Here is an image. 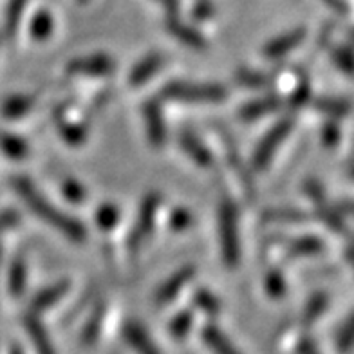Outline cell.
<instances>
[{"label": "cell", "instance_id": "34", "mask_svg": "<svg viewBox=\"0 0 354 354\" xmlns=\"http://www.w3.org/2000/svg\"><path fill=\"white\" fill-rule=\"evenodd\" d=\"M351 344H353V322L351 318L345 322L344 326L338 329V335H336V345L340 351H349Z\"/></svg>", "mask_w": 354, "mask_h": 354}, {"label": "cell", "instance_id": "31", "mask_svg": "<svg viewBox=\"0 0 354 354\" xmlns=\"http://www.w3.org/2000/svg\"><path fill=\"white\" fill-rule=\"evenodd\" d=\"M266 291L273 297V299H280L286 293V280L282 273L279 271H271L270 275L266 277Z\"/></svg>", "mask_w": 354, "mask_h": 354}, {"label": "cell", "instance_id": "26", "mask_svg": "<svg viewBox=\"0 0 354 354\" xmlns=\"http://www.w3.org/2000/svg\"><path fill=\"white\" fill-rule=\"evenodd\" d=\"M327 306H329V297H327V293L313 295L309 302L306 304V309H304V320H306V324H311V322L318 320L322 317V313H326Z\"/></svg>", "mask_w": 354, "mask_h": 354}, {"label": "cell", "instance_id": "8", "mask_svg": "<svg viewBox=\"0 0 354 354\" xmlns=\"http://www.w3.org/2000/svg\"><path fill=\"white\" fill-rule=\"evenodd\" d=\"M145 123H147V132H149L150 143L156 147H161L167 140V123H165L163 111L158 102L145 103L143 109Z\"/></svg>", "mask_w": 354, "mask_h": 354}, {"label": "cell", "instance_id": "37", "mask_svg": "<svg viewBox=\"0 0 354 354\" xmlns=\"http://www.w3.org/2000/svg\"><path fill=\"white\" fill-rule=\"evenodd\" d=\"M170 224L174 230H185L190 224V214L187 210H176L170 217Z\"/></svg>", "mask_w": 354, "mask_h": 354}, {"label": "cell", "instance_id": "29", "mask_svg": "<svg viewBox=\"0 0 354 354\" xmlns=\"http://www.w3.org/2000/svg\"><path fill=\"white\" fill-rule=\"evenodd\" d=\"M196 304L197 308L203 309V311L208 313V315H217V311L221 309L219 300L215 299L214 295H212L210 291H206V289H199V291H197Z\"/></svg>", "mask_w": 354, "mask_h": 354}, {"label": "cell", "instance_id": "1", "mask_svg": "<svg viewBox=\"0 0 354 354\" xmlns=\"http://www.w3.org/2000/svg\"><path fill=\"white\" fill-rule=\"evenodd\" d=\"M15 192L22 197V201L29 206V210L33 212L37 217L47 223L49 226L60 232L62 235L69 237L75 243H84L87 237V230L78 219L71 217V215L64 214L60 208H56L51 201H47L46 197L33 187V183L29 181L28 177H15L13 179Z\"/></svg>", "mask_w": 354, "mask_h": 354}, {"label": "cell", "instance_id": "3", "mask_svg": "<svg viewBox=\"0 0 354 354\" xmlns=\"http://www.w3.org/2000/svg\"><path fill=\"white\" fill-rule=\"evenodd\" d=\"M226 88L215 84H190V82H172L165 85L161 96L170 102L185 103H219L226 100Z\"/></svg>", "mask_w": 354, "mask_h": 354}, {"label": "cell", "instance_id": "4", "mask_svg": "<svg viewBox=\"0 0 354 354\" xmlns=\"http://www.w3.org/2000/svg\"><path fill=\"white\" fill-rule=\"evenodd\" d=\"M159 206H161V196L159 194H149L143 199V203H141L134 228H132L131 235H129V250L132 253L140 252L141 246L147 243V239H149V235L154 230Z\"/></svg>", "mask_w": 354, "mask_h": 354}, {"label": "cell", "instance_id": "7", "mask_svg": "<svg viewBox=\"0 0 354 354\" xmlns=\"http://www.w3.org/2000/svg\"><path fill=\"white\" fill-rule=\"evenodd\" d=\"M304 38H306V29H291L288 33L277 37L275 40H271V42L264 47V56L266 58H271V60L282 58V56L289 55L293 49H297V47L304 42Z\"/></svg>", "mask_w": 354, "mask_h": 354}, {"label": "cell", "instance_id": "28", "mask_svg": "<svg viewBox=\"0 0 354 354\" xmlns=\"http://www.w3.org/2000/svg\"><path fill=\"white\" fill-rule=\"evenodd\" d=\"M192 322H194V317H192L190 311L177 313L170 322V333H172L174 338H185L190 333Z\"/></svg>", "mask_w": 354, "mask_h": 354}, {"label": "cell", "instance_id": "45", "mask_svg": "<svg viewBox=\"0 0 354 354\" xmlns=\"http://www.w3.org/2000/svg\"><path fill=\"white\" fill-rule=\"evenodd\" d=\"M0 259H2V250H0Z\"/></svg>", "mask_w": 354, "mask_h": 354}, {"label": "cell", "instance_id": "10", "mask_svg": "<svg viewBox=\"0 0 354 354\" xmlns=\"http://www.w3.org/2000/svg\"><path fill=\"white\" fill-rule=\"evenodd\" d=\"M167 28L168 31H170L179 42L185 44V46L194 47V49H205L206 47V38L201 35L199 29H196L194 26H190V24L179 20L176 15H172V17L168 19Z\"/></svg>", "mask_w": 354, "mask_h": 354}, {"label": "cell", "instance_id": "17", "mask_svg": "<svg viewBox=\"0 0 354 354\" xmlns=\"http://www.w3.org/2000/svg\"><path fill=\"white\" fill-rule=\"evenodd\" d=\"M280 100L277 96H268V98L253 100L248 105H244L241 109V118L244 122H253V120H259V118L270 114V112L279 111Z\"/></svg>", "mask_w": 354, "mask_h": 354}, {"label": "cell", "instance_id": "41", "mask_svg": "<svg viewBox=\"0 0 354 354\" xmlns=\"http://www.w3.org/2000/svg\"><path fill=\"white\" fill-rule=\"evenodd\" d=\"M299 354H320L317 349V345L313 344V340H302L299 345Z\"/></svg>", "mask_w": 354, "mask_h": 354}, {"label": "cell", "instance_id": "42", "mask_svg": "<svg viewBox=\"0 0 354 354\" xmlns=\"http://www.w3.org/2000/svg\"><path fill=\"white\" fill-rule=\"evenodd\" d=\"M156 2H159L165 10L170 11V15H176L179 10V0H156Z\"/></svg>", "mask_w": 354, "mask_h": 354}, {"label": "cell", "instance_id": "36", "mask_svg": "<svg viewBox=\"0 0 354 354\" xmlns=\"http://www.w3.org/2000/svg\"><path fill=\"white\" fill-rule=\"evenodd\" d=\"M239 82L243 85H248V87H262L266 85V78L259 73H252V71H241L237 75Z\"/></svg>", "mask_w": 354, "mask_h": 354}, {"label": "cell", "instance_id": "43", "mask_svg": "<svg viewBox=\"0 0 354 354\" xmlns=\"http://www.w3.org/2000/svg\"><path fill=\"white\" fill-rule=\"evenodd\" d=\"M326 2H327V4H329V6H333L335 10L345 11V4H344V2H342V0H326Z\"/></svg>", "mask_w": 354, "mask_h": 354}, {"label": "cell", "instance_id": "33", "mask_svg": "<svg viewBox=\"0 0 354 354\" xmlns=\"http://www.w3.org/2000/svg\"><path fill=\"white\" fill-rule=\"evenodd\" d=\"M62 190L66 194V197L73 203H82L85 199V190L80 183L73 181V179H67V181L62 183Z\"/></svg>", "mask_w": 354, "mask_h": 354}, {"label": "cell", "instance_id": "25", "mask_svg": "<svg viewBox=\"0 0 354 354\" xmlns=\"http://www.w3.org/2000/svg\"><path fill=\"white\" fill-rule=\"evenodd\" d=\"M58 129H60L62 136L66 138L67 143L71 145H80L85 141V136H87V127L82 125V123H73L66 118L58 116Z\"/></svg>", "mask_w": 354, "mask_h": 354}, {"label": "cell", "instance_id": "13", "mask_svg": "<svg viewBox=\"0 0 354 354\" xmlns=\"http://www.w3.org/2000/svg\"><path fill=\"white\" fill-rule=\"evenodd\" d=\"M24 326H26V331H28L29 338L33 342V347L37 351V354H56L51 338L47 335L42 322L37 318V315H33V313L26 315Z\"/></svg>", "mask_w": 354, "mask_h": 354}, {"label": "cell", "instance_id": "15", "mask_svg": "<svg viewBox=\"0 0 354 354\" xmlns=\"http://www.w3.org/2000/svg\"><path fill=\"white\" fill-rule=\"evenodd\" d=\"M179 145L187 152L192 161H196L201 167H208L212 163V152L206 149V145L197 138L194 132L185 131L179 134Z\"/></svg>", "mask_w": 354, "mask_h": 354}, {"label": "cell", "instance_id": "39", "mask_svg": "<svg viewBox=\"0 0 354 354\" xmlns=\"http://www.w3.org/2000/svg\"><path fill=\"white\" fill-rule=\"evenodd\" d=\"M338 140H340V131H338V127L326 125V129H324V143L333 147V145L338 143Z\"/></svg>", "mask_w": 354, "mask_h": 354}, {"label": "cell", "instance_id": "11", "mask_svg": "<svg viewBox=\"0 0 354 354\" xmlns=\"http://www.w3.org/2000/svg\"><path fill=\"white\" fill-rule=\"evenodd\" d=\"M192 279H194V268H190V266L176 271V273L158 289V293H156L158 304H170L172 300H176L177 295L181 293L183 289H185V286H187Z\"/></svg>", "mask_w": 354, "mask_h": 354}, {"label": "cell", "instance_id": "20", "mask_svg": "<svg viewBox=\"0 0 354 354\" xmlns=\"http://www.w3.org/2000/svg\"><path fill=\"white\" fill-rule=\"evenodd\" d=\"M29 0H10L6 6V15H4V28L8 37H15L22 22L24 11L28 8Z\"/></svg>", "mask_w": 354, "mask_h": 354}, {"label": "cell", "instance_id": "14", "mask_svg": "<svg viewBox=\"0 0 354 354\" xmlns=\"http://www.w3.org/2000/svg\"><path fill=\"white\" fill-rule=\"evenodd\" d=\"M69 289H71L69 280H60V282H56V284L42 289V291L35 297L33 302H31V313L46 311V309L56 306V304L60 302V300L69 293Z\"/></svg>", "mask_w": 354, "mask_h": 354}, {"label": "cell", "instance_id": "44", "mask_svg": "<svg viewBox=\"0 0 354 354\" xmlns=\"http://www.w3.org/2000/svg\"><path fill=\"white\" fill-rule=\"evenodd\" d=\"M10 354H24V351L20 349L19 345H13V347H11V351H10Z\"/></svg>", "mask_w": 354, "mask_h": 354}, {"label": "cell", "instance_id": "35", "mask_svg": "<svg viewBox=\"0 0 354 354\" xmlns=\"http://www.w3.org/2000/svg\"><path fill=\"white\" fill-rule=\"evenodd\" d=\"M333 60L345 75H351V67H353V55L347 47H340V49H335L333 51Z\"/></svg>", "mask_w": 354, "mask_h": 354}, {"label": "cell", "instance_id": "9", "mask_svg": "<svg viewBox=\"0 0 354 354\" xmlns=\"http://www.w3.org/2000/svg\"><path fill=\"white\" fill-rule=\"evenodd\" d=\"M123 336H125L127 344L131 345V349L138 354H161L154 340L138 322H127L123 327Z\"/></svg>", "mask_w": 354, "mask_h": 354}, {"label": "cell", "instance_id": "5", "mask_svg": "<svg viewBox=\"0 0 354 354\" xmlns=\"http://www.w3.org/2000/svg\"><path fill=\"white\" fill-rule=\"evenodd\" d=\"M291 129H293V120L291 118H284V120H280V122H277L275 125L271 127L268 134L261 140V143L257 145L255 154H253V167H255V170H264L271 163V159H273L280 145L284 143Z\"/></svg>", "mask_w": 354, "mask_h": 354}, {"label": "cell", "instance_id": "32", "mask_svg": "<svg viewBox=\"0 0 354 354\" xmlns=\"http://www.w3.org/2000/svg\"><path fill=\"white\" fill-rule=\"evenodd\" d=\"M266 217L271 221H282V223H299V221H306L308 215L300 210H273L270 214H266Z\"/></svg>", "mask_w": 354, "mask_h": 354}, {"label": "cell", "instance_id": "2", "mask_svg": "<svg viewBox=\"0 0 354 354\" xmlns=\"http://www.w3.org/2000/svg\"><path fill=\"white\" fill-rule=\"evenodd\" d=\"M219 243L224 264L235 268L241 262V241L237 208L230 199H223L219 206Z\"/></svg>", "mask_w": 354, "mask_h": 354}, {"label": "cell", "instance_id": "27", "mask_svg": "<svg viewBox=\"0 0 354 354\" xmlns=\"http://www.w3.org/2000/svg\"><path fill=\"white\" fill-rule=\"evenodd\" d=\"M317 109L327 116L342 118L349 111V102L342 98H320L317 100Z\"/></svg>", "mask_w": 354, "mask_h": 354}, {"label": "cell", "instance_id": "24", "mask_svg": "<svg viewBox=\"0 0 354 354\" xmlns=\"http://www.w3.org/2000/svg\"><path fill=\"white\" fill-rule=\"evenodd\" d=\"M103 318H105V306L100 304L98 308L94 309L93 317L88 318V322L85 324V329L82 331V340H84L87 345L94 344L96 338L100 336V333H102Z\"/></svg>", "mask_w": 354, "mask_h": 354}, {"label": "cell", "instance_id": "38", "mask_svg": "<svg viewBox=\"0 0 354 354\" xmlns=\"http://www.w3.org/2000/svg\"><path fill=\"white\" fill-rule=\"evenodd\" d=\"M19 223V214L13 210H6L0 214V233L6 232V230L13 228Z\"/></svg>", "mask_w": 354, "mask_h": 354}, {"label": "cell", "instance_id": "23", "mask_svg": "<svg viewBox=\"0 0 354 354\" xmlns=\"http://www.w3.org/2000/svg\"><path fill=\"white\" fill-rule=\"evenodd\" d=\"M53 28H55V22H53L51 13L42 10L35 15L29 29H31V35H33L35 40H47V38L51 37Z\"/></svg>", "mask_w": 354, "mask_h": 354}, {"label": "cell", "instance_id": "30", "mask_svg": "<svg viewBox=\"0 0 354 354\" xmlns=\"http://www.w3.org/2000/svg\"><path fill=\"white\" fill-rule=\"evenodd\" d=\"M98 224L102 230H112L120 219V212L114 205H103L98 210Z\"/></svg>", "mask_w": 354, "mask_h": 354}, {"label": "cell", "instance_id": "6", "mask_svg": "<svg viewBox=\"0 0 354 354\" xmlns=\"http://www.w3.org/2000/svg\"><path fill=\"white\" fill-rule=\"evenodd\" d=\"M114 71V62L107 55H91L75 58L67 66V73L84 76H107Z\"/></svg>", "mask_w": 354, "mask_h": 354}, {"label": "cell", "instance_id": "16", "mask_svg": "<svg viewBox=\"0 0 354 354\" xmlns=\"http://www.w3.org/2000/svg\"><path fill=\"white\" fill-rule=\"evenodd\" d=\"M203 340L214 351V354H241V351L230 342V338L221 331L219 327L206 326L203 331Z\"/></svg>", "mask_w": 354, "mask_h": 354}, {"label": "cell", "instance_id": "22", "mask_svg": "<svg viewBox=\"0 0 354 354\" xmlns=\"http://www.w3.org/2000/svg\"><path fill=\"white\" fill-rule=\"evenodd\" d=\"M8 284H10V293L13 297H20L26 291V284H28V268L24 262L22 257L15 259L11 264L10 277H8Z\"/></svg>", "mask_w": 354, "mask_h": 354}, {"label": "cell", "instance_id": "19", "mask_svg": "<svg viewBox=\"0 0 354 354\" xmlns=\"http://www.w3.org/2000/svg\"><path fill=\"white\" fill-rule=\"evenodd\" d=\"M35 105L33 96H26V94H17L2 103V116L17 120V118L26 116Z\"/></svg>", "mask_w": 354, "mask_h": 354}, {"label": "cell", "instance_id": "18", "mask_svg": "<svg viewBox=\"0 0 354 354\" xmlns=\"http://www.w3.org/2000/svg\"><path fill=\"white\" fill-rule=\"evenodd\" d=\"M291 257H313L324 252V243L315 235H302L293 239L288 246Z\"/></svg>", "mask_w": 354, "mask_h": 354}, {"label": "cell", "instance_id": "12", "mask_svg": "<svg viewBox=\"0 0 354 354\" xmlns=\"http://www.w3.org/2000/svg\"><path fill=\"white\" fill-rule=\"evenodd\" d=\"M165 58L158 53H150L147 55L141 62H138L134 67H132L131 75H129V82H131L132 87H140L149 82L152 76H156L159 73V69L163 67Z\"/></svg>", "mask_w": 354, "mask_h": 354}, {"label": "cell", "instance_id": "40", "mask_svg": "<svg viewBox=\"0 0 354 354\" xmlns=\"http://www.w3.org/2000/svg\"><path fill=\"white\" fill-rule=\"evenodd\" d=\"M197 19H206V17H210L212 15V4L208 0H201L199 4L196 6V11H194Z\"/></svg>", "mask_w": 354, "mask_h": 354}, {"label": "cell", "instance_id": "21", "mask_svg": "<svg viewBox=\"0 0 354 354\" xmlns=\"http://www.w3.org/2000/svg\"><path fill=\"white\" fill-rule=\"evenodd\" d=\"M0 150L11 159H24L29 154V145L19 136L2 132L0 134Z\"/></svg>", "mask_w": 354, "mask_h": 354}]
</instances>
